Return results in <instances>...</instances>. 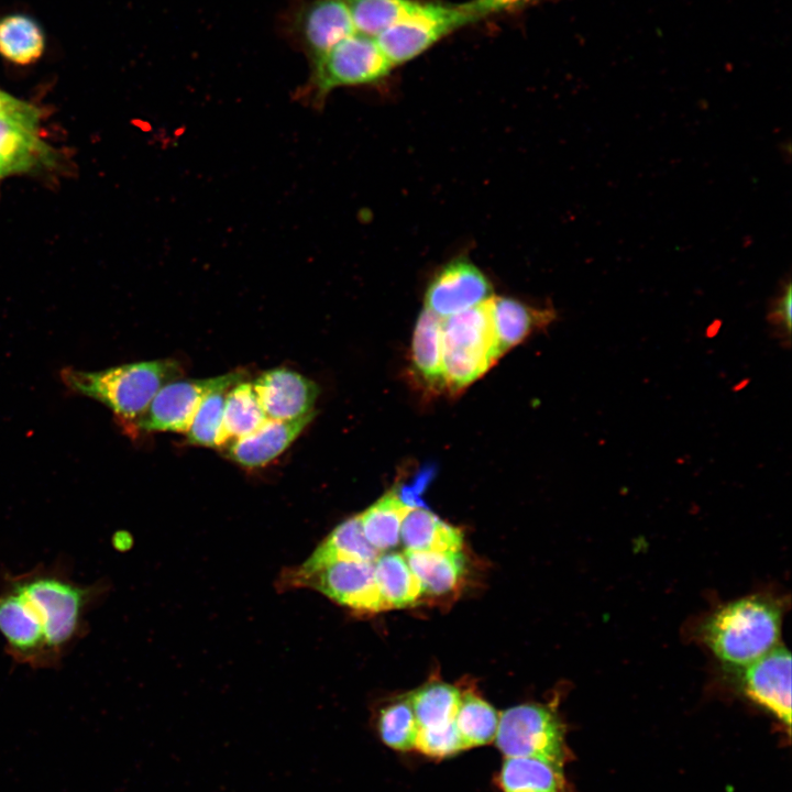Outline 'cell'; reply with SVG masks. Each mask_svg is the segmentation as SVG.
<instances>
[{"mask_svg":"<svg viewBox=\"0 0 792 792\" xmlns=\"http://www.w3.org/2000/svg\"><path fill=\"white\" fill-rule=\"evenodd\" d=\"M105 581L81 584L63 561L13 574L0 584V634L6 651L32 669L58 668L88 632L87 616L105 598Z\"/></svg>","mask_w":792,"mask_h":792,"instance_id":"obj_1","label":"cell"},{"mask_svg":"<svg viewBox=\"0 0 792 792\" xmlns=\"http://www.w3.org/2000/svg\"><path fill=\"white\" fill-rule=\"evenodd\" d=\"M779 605L765 596H747L722 606L703 626L705 644L723 662L745 668L778 644Z\"/></svg>","mask_w":792,"mask_h":792,"instance_id":"obj_2","label":"cell"},{"mask_svg":"<svg viewBox=\"0 0 792 792\" xmlns=\"http://www.w3.org/2000/svg\"><path fill=\"white\" fill-rule=\"evenodd\" d=\"M180 374L179 364L173 360L129 363L95 372L64 367L59 372L69 391L103 404L123 421L142 415L156 393Z\"/></svg>","mask_w":792,"mask_h":792,"instance_id":"obj_3","label":"cell"},{"mask_svg":"<svg viewBox=\"0 0 792 792\" xmlns=\"http://www.w3.org/2000/svg\"><path fill=\"white\" fill-rule=\"evenodd\" d=\"M441 339L443 385L457 392L482 376L501 358L490 299L442 318Z\"/></svg>","mask_w":792,"mask_h":792,"instance_id":"obj_4","label":"cell"},{"mask_svg":"<svg viewBox=\"0 0 792 792\" xmlns=\"http://www.w3.org/2000/svg\"><path fill=\"white\" fill-rule=\"evenodd\" d=\"M392 68L375 37L355 32L310 64L307 84L299 96L320 107L334 89L378 81Z\"/></svg>","mask_w":792,"mask_h":792,"instance_id":"obj_5","label":"cell"},{"mask_svg":"<svg viewBox=\"0 0 792 792\" xmlns=\"http://www.w3.org/2000/svg\"><path fill=\"white\" fill-rule=\"evenodd\" d=\"M494 740L505 758L534 757L561 767L571 759L563 722L553 707L539 703L504 711Z\"/></svg>","mask_w":792,"mask_h":792,"instance_id":"obj_6","label":"cell"},{"mask_svg":"<svg viewBox=\"0 0 792 792\" xmlns=\"http://www.w3.org/2000/svg\"><path fill=\"white\" fill-rule=\"evenodd\" d=\"M374 562L336 561L311 571L284 570L280 590L311 588L333 602L359 612L389 609L375 581Z\"/></svg>","mask_w":792,"mask_h":792,"instance_id":"obj_7","label":"cell"},{"mask_svg":"<svg viewBox=\"0 0 792 792\" xmlns=\"http://www.w3.org/2000/svg\"><path fill=\"white\" fill-rule=\"evenodd\" d=\"M473 22L462 4L419 1L408 16L383 31L375 40L394 67L417 57L442 37Z\"/></svg>","mask_w":792,"mask_h":792,"instance_id":"obj_8","label":"cell"},{"mask_svg":"<svg viewBox=\"0 0 792 792\" xmlns=\"http://www.w3.org/2000/svg\"><path fill=\"white\" fill-rule=\"evenodd\" d=\"M284 30L309 64L356 32L345 0H299L284 18Z\"/></svg>","mask_w":792,"mask_h":792,"instance_id":"obj_9","label":"cell"},{"mask_svg":"<svg viewBox=\"0 0 792 792\" xmlns=\"http://www.w3.org/2000/svg\"><path fill=\"white\" fill-rule=\"evenodd\" d=\"M242 381L238 372L200 380H174L154 396L142 415L132 420L136 430L187 432L193 418L210 392L228 389Z\"/></svg>","mask_w":792,"mask_h":792,"instance_id":"obj_10","label":"cell"},{"mask_svg":"<svg viewBox=\"0 0 792 792\" xmlns=\"http://www.w3.org/2000/svg\"><path fill=\"white\" fill-rule=\"evenodd\" d=\"M491 297L492 286L485 275L473 263L458 258L433 276L425 295V308L447 318Z\"/></svg>","mask_w":792,"mask_h":792,"instance_id":"obj_11","label":"cell"},{"mask_svg":"<svg viewBox=\"0 0 792 792\" xmlns=\"http://www.w3.org/2000/svg\"><path fill=\"white\" fill-rule=\"evenodd\" d=\"M745 694L773 714L790 732L791 727V654L783 646L745 667L741 678Z\"/></svg>","mask_w":792,"mask_h":792,"instance_id":"obj_12","label":"cell"},{"mask_svg":"<svg viewBox=\"0 0 792 792\" xmlns=\"http://www.w3.org/2000/svg\"><path fill=\"white\" fill-rule=\"evenodd\" d=\"M253 387L270 419L290 420L312 411L319 388L315 382L285 367L261 374Z\"/></svg>","mask_w":792,"mask_h":792,"instance_id":"obj_13","label":"cell"},{"mask_svg":"<svg viewBox=\"0 0 792 792\" xmlns=\"http://www.w3.org/2000/svg\"><path fill=\"white\" fill-rule=\"evenodd\" d=\"M315 413L290 420H267L252 433L235 439L227 455L246 468L267 464L283 453L311 421Z\"/></svg>","mask_w":792,"mask_h":792,"instance_id":"obj_14","label":"cell"},{"mask_svg":"<svg viewBox=\"0 0 792 792\" xmlns=\"http://www.w3.org/2000/svg\"><path fill=\"white\" fill-rule=\"evenodd\" d=\"M490 308L501 355L554 318L552 308L530 307L505 297H491Z\"/></svg>","mask_w":792,"mask_h":792,"instance_id":"obj_15","label":"cell"},{"mask_svg":"<svg viewBox=\"0 0 792 792\" xmlns=\"http://www.w3.org/2000/svg\"><path fill=\"white\" fill-rule=\"evenodd\" d=\"M52 158L36 128L0 118V177L30 170Z\"/></svg>","mask_w":792,"mask_h":792,"instance_id":"obj_16","label":"cell"},{"mask_svg":"<svg viewBox=\"0 0 792 792\" xmlns=\"http://www.w3.org/2000/svg\"><path fill=\"white\" fill-rule=\"evenodd\" d=\"M381 553L364 537L360 515H355L339 524L297 568L311 571L336 561L374 562Z\"/></svg>","mask_w":792,"mask_h":792,"instance_id":"obj_17","label":"cell"},{"mask_svg":"<svg viewBox=\"0 0 792 792\" xmlns=\"http://www.w3.org/2000/svg\"><path fill=\"white\" fill-rule=\"evenodd\" d=\"M497 784L503 792H569L563 767L534 757H506Z\"/></svg>","mask_w":792,"mask_h":792,"instance_id":"obj_18","label":"cell"},{"mask_svg":"<svg viewBox=\"0 0 792 792\" xmlns=\"http://www.w3.org/2000/svg\"><path fill=\"white\" fill-rule=\"evenodd\" d=\"M404 557L421 584L422 593L443 595L454 590L465 573L461 550L404 551Z\"/></svg>","mask_w":792,"mask_h":792,"instance_id":"obj_19","label":"cell"},{"mask_svg":"<svg viewBox=\"0 0 792 792\" xmlns=\"http://www.w3.org/2000/svg\"><path fill=\"white\" fill-rule=\"evenodd\" d=\"M400 540L406 550L449 551L461 550L462 531L421 506L411 508L400 526Z\"/></svg>","mask_w":792,"mask_h":792,"instance_id":"obj_20","label":"cell"},{"mask_svg":"<svg viewBox=\"0 0 792 792\" xmlns=\"http://www.w3.org/2000/svg\"><path fill=\"white\" fill-rule=\"evenodd\" d=\"M411 508L396 491L386 493L360 514L364 537L380 552L396 547L402 522Z\"/></svg>","mask_w":792,"mask_h":792,"instance_id":"obj_21","label":"cell"},{"mask_svg":"<svg viewBox=\"0 0 792 792\" xmlns=\"http://www.w3.org/2000/svg\"><path fill=\"white\" fill-rule=\"evenodd\" d=\"M373 564L377 587L388 608L408 607L419 601L422 587L404 554L381 553Z\"/></svg>","mask_w":792,"mask_h":792,"instance_id":"obj_22","label":"cell"},{"mask_svg":"<svg viewBox=\"0 0 792 792\" xmlns=\"http://www.w3.org/2000/svg\"><path fill=\"white\" fill-rule=\"evenodd\" d=\"M441 328L442 318L425 308L413 336L414 370L424 383L431 387H444Z\"/></svg>","mask_w":792,"mask_h":792,"instance_id":"obj_23","label":"cell"},{"mask_svg":"<svg viewBox=\"0 0 792 792\" xmlns=\"http://www.w3.org/2000/svg\"><path fill=\"white\" fill-rule=\"evenodd\" d=\"M45 47L41 26L31 18L11 14L0 20V55L18 65L37 61Z\"/></svg>","mask_w":792,"mask_h":792,"instance_id":"obj_24","label":"cell"},{"mask_svg":"<svg viewBox=\"0 0 792 792\" xmlns=\"http://www.w3.org/2000/svg\"><path fill=\"white\" fill-rule=\"evenodd\" d=\"M418 728L442 727L454 723L461 692L444 682H429L407 695Z\"/></svg>","mask_w":792,"mask_h":792,"instance_id":"obj_25","label":"cell"},{"mask_svg":"<svg viewBox=\"0 0 792 792\" xmlns=\"http://www.w3.org/2000/svg\"><path fill=\"white\" fill-rule=\"evenodd\" d=\"M499 716L481 696L461 693L454 725L465 749L487 745L495 739Z\"/></svg>","mask_w":792,"mask_h":792,"instance_id":"obj_26","label":"cell"},{"mask_svg":"<svg viewBox=\"0 0 792 792\" xmlns=\"http://www.w3.org/2000/svg\"><path fill=\"white\" fill-rule=\"evenodd\" d=\"M266 420L253 383L241 381L229 388L223 408V429L228 440L252 433Z\"/></svg>","mask_w":792,"mask_h":792,"instance_id":"obj_27","label":"cell"},{"mask_svg":"<svg viewBox=\"0 0 792 792\" xmlns=\"http://www.w3.org/2000/svg\"><path fill=\"white\" fill-rule=\"evenodd\" d=\"M355 31L376 37L389 26L408 16L417 0H345Z\"/></svg>","mask_w":792,"mask_h":792,"instance_id":"obj_28","label":"cell"},{"mask_svg":"<svg viewBox=\"0 0 792 792\" xmlns=\"http://www.w3.org/2000/svg\"><path fill=\"white\" fill-rule=\"evenodd\" d=\"M418 725L408 697L385 705L378 714L377 730L381 740L389 748L414 749Z\"/></svg>","mask_w":792,"mask_h":792,"instance_id":"obj_29","label":"cell"},{"mask_svg":"<svg viewBox=\"0 0 792 792\" xmlns=\"http://www.w3.org/2000/svg\"><path fill=\"white\" fill-rule=\"evenodd\" d=\"M228 391L229 388L213 391L204 397L187 430L190 443L220 447L228 442L223 429V408Z\"/></svg>","mask_w":792,"mask_h":792,"instance_id":"obj_30","label":"cell"},{"mask_svg":"<svg viewBox=\"0 0 792 792\" xmlns=\"http://www.w3.org/2000/svg\"><path fill=\"white\" fill-rule=\"evenodd\" d=\"M414 749L426 757L442 759L464 750L454 723L435 728H418Z\"/></svg>","mask_w":792,"mask_h":792,"instance_id":"obj_31","label":"cell"},{"mask_svg":"<svg viewBox=\"0 0 792 792\" xmlns=\"http://www.w3.org/2000/svg\"><path fill=\"white\" fill-rule=\"evenodd\" d=\"M791 282L787 280L768 312V321L784 343L790 342L791 336Z\"/></svg>","mask_w":792,"mask_h":792,"instance_id":"obj_32","label":"cell"},{"mask_svg":"<svg viewBox=\"0 0 792 792\" xmlns=\"http://www.w3.org/2000/svg\"><path fill=\"white\" fill-rule=\"evenodd\" d=\"M0 118L12 119L26 125L37 128V109L9 94L0 90Z\"/></svg>","mask_w":792,"mask_h":792,"instance_id":"obj_33","label":"cell"},{"mask_svg":"<svg viewBox=\"0 0 792 792\" xmlns=\"http://www.w3.org/2000/svg\"><path fill=\"white\" fill-rule=\"evenodd\" d=\"M532 0H471L461 3L473 21L505 11L521 8Z\"/></svg>","mask_w":792,"mask_h":792,"instance_id":"obj_34","label":"cell"}]
</instances>
